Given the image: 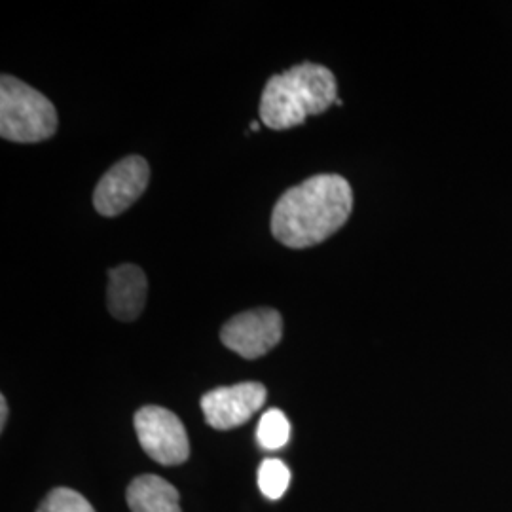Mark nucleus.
I'll return each mask as SVG.
<instances>
[{
  "label": "nucleus",
  "instance_id": "obj_1",
  "mask_svg": "<svg viewBox=\"0 0 512 512\" xmlns=\"http://www.w3.org/2000/svg\"><path fill=\"white\" fill-rule=\"evenodd\" d=\"M353 211V190L340 175H315L289 188L272 213V236L289 249H308L334 236Z\"/></svg>",
  "mask_w": 512,
  "mask_h": 512
},
{
  "label": "nucleus",
  "instance_id": "obj_2",
  "mask_svg": "<svg viewBox=\"0 0 512 512\" xmlns=\"http://www.w3.org/2000/svg\"><path fill=\"white\" fill-rule=\"evenodd\" d=\"M338 101L336 78L317 63L294 65L274 74L262 92L260 120L274 131L302 126L308 116H319Z\"/></svg>",
  "mask_w": 512,
  "mask_h": 512
},
{
  "label": "nucleus",
  "instance_id": "obj_3",
  "mask_svg": "<svg viewBox=\"0 0 512 512\" xmlns=\"http://www.w3.org/2000/svg\"><path fill=\"white\" fill-rule=\"evenodd\" d=\"M57 110L52 101L16 76L0 78V135L12 143H40L54 137Z\"/></svg>",
  "mask_w": 512,
  "mask_h": 512
},
{
  "label": "nucleus",
  "instance_id": "obj_4",
  "mask_svg": "<svg viewBox=\"0 0 512 512\" xmlns=\"http://www.w3.org/2000/svg\"><path fill=\"white\" fill-rule=\"evenodd\" d=\"M135 433L141 448L160 465H181L190 456L183 421L162 406H145L135 414Z\"/></svg>",
  "mask_w": 512,
  "mask_h": 512
},
{
  "label": "nucleus",
  "instance_id": "obj_5",
  "mask_svg": "<svg viewBox=\"0 0 512 512\" xmlns=\"http://www.w3.org/2000/svg\"><path fill=\"white\" fill-rule=\"evenodd\" d=\"M283 317L274 308H256L232 317L222 330L220 340L243 359H258L281 342Z\"/></svg>",
  "mask_w": 512,
  "mask_h": 512
},
{
  "label": "nucleus",
  "instance_id": "obj_6",
  "mask_svg": "<svg viewBox=\"0 0 512 512\" xmlns=\"http://www.w3.org/2000/svg\"><path fill=\"white\" fill-rule=\"evenodd\" d=\"M150 181V167L141 156H128L112 165L95 186L93 207L103 217H118L137 202Z\"/></svg>",
  "mask_w": 512,
  "mask_h": 512
},
{
  "label": "nucleus",
  "instance_id": "obj_7",
  "mask_svg": "<svg viewBox=\"0 0 512 512\" xmlns=\"http://www.w3.org/2000/svg\"><path fill=\"white\" fill-rule=\"evenodd\" d=\"M266 399L268 391L258 382L217 387L202 397L203 416L213 429L228 431L251 420Z\"/></svg>",
  "mask_w": 512,
  "mask_h": 512
},
{
  "label": "nucleus",
  "instance_id": "obj_8",
  "mask_svg": "<svg viewBox=\"0 0 512 512\" xmlns=\"http://www.w3.org/2000/svg\"><path fill=\"white\" fill-rule=\"evenodd\" d=\"M147 275L135 264H122L109 270L107 304L112 317L133 321L147 304Z\"/></svg>",
  "mask_w": 512,
  "mask_h": 512
},
{
  "label": "nucleus",
  "instance_id": "obj_9",
  "mask_svg": "<svg viewBox=\"0 0 512 512\" xmlns=\"http://www.w3.org/2000/svg\"><path fill=\"white\" fill-rule=\"evenodd\" d=\"M131 512H181L179 492L162 476H137L126 494Z\"/></svg>",
  "mask_w": 512,
  "mask_h": 512
},
{
  "label": "nucleus",
  "instance_id": "obj_10",
  "mask_svg": "<svg viewBox=\"0 0 512 512\" xmlns=\"http://www.w3.org/2000/svg\"><path fill=\"white\" fill-rule=\"evenodd\" d=\"M289 437H291V423L287 420V416L279 408L268 410L256 429V440L260 448L279 450L289 442Z\"/></svg>",
  "mask_w": 512,
  "mask_h": 512
},
{
  "label": "nucleus",
  "instance_id": "obj_11",
  "mask_svg": "<svg viewBox=\"0 0 512 512\" xmlns=\"http://www.w3.org/2000/svg\"><path fill=\"white\" fill-rule=\"evenodd\" d=\"M291 484V471L279 459H266L258 469V488L268 499H281Z\"/></svg>",
  "mask_w": 512,
  "mask_h": 512
},
{
  "label": "nucleus",
  "instance_id": "obj_12",
  "mask_svg": "<svg viewBox=\"0 0 512 512\" xmlns=\"http://www.w3.org/2000/svg\"><path fill=\"white\" fill-rule=\"evenodd\" d=\"M37 512H95L84 495L71 488H55L40 503Z\"/></svg>",
  "mask_w": 512,
  "mask_h": 512
},
{
  "label": "nucleus",
  "instance_id": "obj_13",
  "mask_svg": "<svg viewBox=\"0 0 512 512\" xmlns=\"http://www.w3.org/2000/svg\"><path fill=\"white\" fill-rule=\"evenodd\" d=\"M8 414H10V410H8V401H6V397L2 395V397H0V429H2V431H4V427H6Z\"/></svg>",
  "mask_w": 512,
  "mask_h": 512
},
{
  "label": "nucleus",
  "instance_id": "obj_14",
  "mask_svg": "<svg viewBox=\"0 0 512 512\" xmlns=\"http://www.w3.org/2000/svg\"><path fill=\"white\" fill-rule=\"evenodd\" d=\"M258 128H260V124H258V122H255V124L251 126V129H253V131H258Z\"/></svg>",
  "mask_w": 512,
  "mask_h": 512
}]
</instances>
